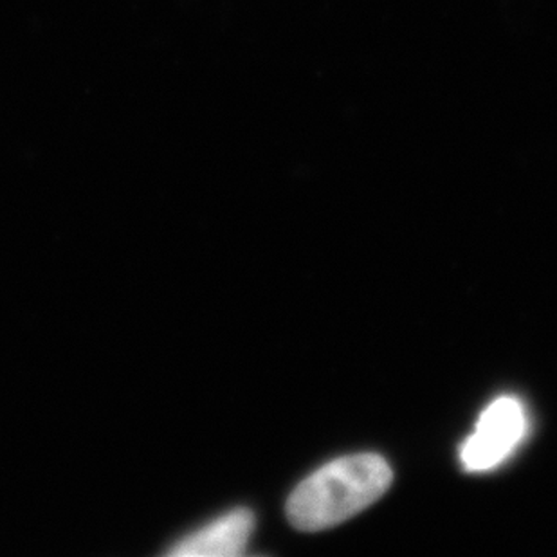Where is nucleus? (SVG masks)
Masks as SVG:
<instances>
[{
  "mask_svg": "<svg viewBox=\"0 0 557 557\" xmlns=\"http://www.w3.org/2000/svg\"><path fill=\"white\" fill-rule=\"evenodd\" d=\"M389 463L373 453L337 458L304 480L289 496L287 518L298 531L339 525L388 491Z\"/></svg>",
  "mask_w": 557,
  "mask_h": 557,
  "instance_id": "1",
  "label": "nucleus"
},
{
  "mask_svg": "<svg viewBox=\"0 0 557 557\" xmlns=\"http://www.w3.org/2000/svg\"><path fill=\"white\" fill-rule=\"evenodd\" d=\"M529 430L525 406L515 395H502L480 416L474 432L460 447V462L469 473L498 468L516 451Z\"/></svg>",
  "mask_w": 557,
  "mask_h": 557,
  "instance_id": "2",
  "label": "nucleus"
},
{
  "mask_svg": "<svg viewBox=\"0 0 557 557\" xmlns=\"http://www.w3.org/2000/svg\"><path fill=\"white\" fill-rule=\"evenodd\" d=\"M255 529V516L249 509L230 510L221 518L181 537L169 556L174 557H235L248 547Z\"/></svg>",
  "mask_w": 557,
  "mask_h": 557,
  "instance_id": "3",
  "label": "nucleus"
}]
</instances>
